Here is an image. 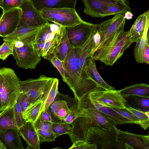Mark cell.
<instances>
[{
    "label": "cell",
    "instance_id": "51",
    "mask_svg": "<svg viewBox=\"0 0 149 149\" xmlns=\"http://www.w3.org/2000/svg\"><path fill=\"white\" fill-rule=\"evenodd\" d=\"M7 148L0 139V149H7Z\"/></svg>",
    "mask_w": 149,
    "mask_h": 149
},
{
    "label": "cell",
    "instance_id": "24",
    "mask_svg": "<svg viewBox=\"0 0 149 149\" xmlns=\"http://www.w3.org/2000/svg\"><path fill=\"white\" fill-rule=\"evenodd\" d=\"M149 19V10L140 15L129 31L132 43L136 42L142 35L147 21Z\"/></svg>",
    "mask_w": 149,
    "mask_h": 149
},
{
    "label": "cell",
    "instance_id": "1",
    "mask_svg": "<svg viewBox=\"0 0 149 149\" xmlns=\"http://www.w3.org/2000/svg\"><path fill=\"white\" fill-rule=\"evenodd\" d=\"M81 48H72L63 62L65 77L63 79L73 91L78 101L99 87L81 68L80 57Z\"/></svg>",
    "mask_w": 149,
    "mask_h": 149
},
{
    "label": "cell",
    "instance_id": "41",
    "mask_svg": "<svg viewBox=\"0 0 149 149\" xmlns=\"http://www.w3.org/2000/svg\"><path fill=\"white\" fill-rule=\"evenodd\" d=\"M23 0H3L0 5L3 12L12 9L19 8Z\"/></svg>",
    "mask_w": 149,
    "mask_h": 149
},
{
    "label": "cell",
    "instance_id": "3",
    "mask_svg": "<svg viewBox=\"0 0 149 149\" xmlns=\"http://www.w3.org/2000/svg\"><path fill=\"white\" fill-rule=\"evenodd\" d=\"M19 79L10 68H0L1 111L14 106L21 93Z\"/></svg>",
    "mask_w": 149,
    "mask_h": 149
},
{
    "label": "cell",
    "instance_id": "45",
    "mask_svg": "<svg viewBox=\"0 0 149 149\" xmlns=\"http://www.w3.org/2000/svg\"><path fill=\"white\" fill-rule=\"evenodd\" d=\"M19 97L20 105L23 113L31 104L28 96L25 93L21 92Z\"/></svg>",
    "mask_w": 149,
    "mask_h": 149
},
{
    "label": "cell",
    "instance_id": "35",
    "mask_svg": "<svg viewBox=\"0 0 149 149\" xmlns=\"http://www.w3.org/2000/svg\"><path fill=\"white\" fill-rule=\"evenodd\" d=\"M72 48L65 31L60 43L55 52L54 56L57 57L61 62H63Z\"/></svg>",
    "mask_w": 149,
    "mask_h": 149
},
{
    "label": "cell",
    "instance_id": "53",
    "mask_svg": "<svg viewBox=\"0 0 149 149\" xmlns=\"http://www.w3.org/2000/svg\"><path fill=\"white\" fill-rule=\"evenodd\" d=\"M3 0H0V5L1 3L2 2Z\"/></svg>",
    "mask_w": 149,
    "mask_h": 149
},
{
    "label": "cell",
    "instance_id": "19",
    "mask_svg": "<svg viewBox=\"0 0 149 149\" xmlns=\"http://www.w3.org/2000/svg\"><path fill=\"white\" fill-rule=\"evenodd\" d=\"M18 129H10L0 132V138L7 149H24Z\"/></svg>",
    "mask_w": 149,
    "mask_h": 149
},
{
    "label": "cell",
    "instance_id": "4",
    "mask_svg": "<svg viewBox=\"0 0 149 149\" xmlns=\"http://www.w3.org/2000/svg\"><path fill=\"white\" fill-rule=\"evenodd\" d=\"M115 129H106L97 126H91L86 133L85 142L95 145L97 149H126L116 141Z\"/></svg>",
    "mask_w": 149,
    "mask_h": 149
},
{
    "label": "cell",
    "instance_id": "5",
    "mask_svg": "<svg viewBox=\"0 0 149 149\" xmlns=\"http://www.w3.org/2000/svg\"><path fill=\"white\" fill-rule=\"evenodd\" d=\"M40 11L45 19L65 27L74 26L84 22L74 9L44 8Z\"/></svg>",
    "mask_w": 149,
    "mask_h": 149
},
{
    "label": "cell",
    "instance_id": "11",
    "mask_svg": "<svg viewBox=\"0 0 149 149\" xmlns=\"http://www.w3.org/2000/svg\"><path fill=\"white\" fill-rule=\"evenodd\" d=\"M19 8L22 13L17 28L25 25L41 27L49 23L30 0H23Z\"/></svg>",
    "mask_w": 149,
    "mask_h": 149
},
{
    "label": "cell",
    "instance_id": "26",
    "mask_svg": "<svg viewBox=\"0 0 149 149\" xmlns=\"http://www.w3.org/2000/svg\"><path fill=\"white\" fill-rule=\"evenodd\" d=\"M0 113V132L10 129H18L15 120L14 106Z\"/></svg>",
    "mask_w": 149,
    "mask_h": 149
},
{
    "label": "cell",
    "instance_id": "33",
    "mask_svg": "<svg viewBox=\"0 0 149 149\" xmlns=\"http://www.w3.org/2000/svg\"><path fill=\"white\" fill-rule=\"evenodd\" d=\"M131 9L127 4L108 0L106 8L103 14V17L124 13L127 11H130Z\"/></svg>",
    "mask_w": 149,
    "mask_h": 149
},
{
    "label": "cell",
    "instance_id": "38",
    "mask_svg": "<svg viewBox=\"0 0 149 149\" xmlns=\"http://www.w3.org/2000/svg\"><path fill=\"white\" fill-rule=\"evenodd\" d=\"M52 127L53 131L56 137L63 134L69 133L72 128V124H69L64 122H52Z\"/></svg>",
    "mask_w": 149,
    "mask_h": 149
},
{
    "label": "cell",
    "instance_id": "13",
    "mask_svg": "<svg viewBox=\"0 0 149 149\" xmlns=\"http://www.w3.org/2000/svg\"><path fill=\"white\" fill-rule=\"evenodd\" d=\"M116 140L127 149H149V136L123 131L115 128Z\"/></svg>",
    "mask_w": 149,
    "mask_h": 149
},
{
    "label": "cell",
    "instance_id": "49",
    "mask_svg": "<svg viewBox=\"0 0 149 149\" xmlns=\"http://www.w3.org/2000/svg\"><path fill=\"white\" fill-rule=\"evenodd\" d=\"M143 62L146 64H149V40L147 42L145 48L143 55Z\"/></svg>",
    "mask_w": 149,
    "mask_h": 149
},
{
    "label": "cell",
    "instance_id": "2",
    "mask_svg": "<svg viewBox=\"0 0 149 149\" xmlns=\"http://www.w3.org/2000/svg\"><path fill=\"white\" fill-rule=\"evenodd\" d=\"M132 43L129 31H123L107 45L92 50L89 57L111 66L122 56Z\"/></svg>",
    "mask_w": 149,
    "mask_h": 149
},
{
    "label": "cell",
    "instance_id": "21",
    "mask_svg": "<svg viewBox=\"0 0 149 149\" xmlns=\"http://www.w3.org/2000/svg\"><path fill=\"white\" fill-rule=\"evenodd\" d=\"M108 0H82L85 6L84 12L93 17L102 18Z\"/></svg>",
    "mask_w": 149,
    "mask_h": 149
},
{
    "label": "cell",
    "instance_id": "8",
    "mask_svg": "<svg viewBox=\"0 0 149 149\" xmlns=\"http://www.w3.org/2000/svg\"><path fill=\"white\" fill-rule=\"evenodd\" d=\"M79 117L90 118L95 126L106 129H115L116 125L104 113L93 107L86 95L78 101Z\"/></svg>",
    "mask_w": 149,
    "mask_h": 149
},
{
    "label": "cell",
    "instance_id": "42",
    "mask_svg": "<svg viewBox=\"0 0 149 149\" xmlns=\"http://www.w3.org/2000/svg\"><path fill=\"white\" fill-rule=\"evenodd\" d=\"M113 110L119 113L125 118L128 120L132 123L139 125V122L138 118L134 115L125 109L111 108Z\"/></svg>",
    "mask_w": 149,
    "mask_h": 149
},
{
    "label": "cell",
    "instance_id": "37",
    "mask_svg": "<svg viewBox=\"0 0 149 149\" xmlns=\"http://www.w3.org/2000/svg\"><path fill=\"white\" fill-rule=\"evenodd\" d=\"M135 116L139 120V125L144 130L148 128L149 127V118L145 112L130 107H126L124 109Z\"/></svg>",
    "mask_w": 149,
    "mask_h": 149
},
{
    "label": "cell",
    "instance_id": "20",
    "mask_svg": "<svg viewBox=\"0 0 149 149\" xmlns=\"http://www.w3.org/2000/svg\"><path fill=\"white\" fill-rule=\"evenodd\" d=\"M52 122L42 120L39 116L34 123L37 131L40 143L50 142L54 141L56 136L54 134L52 127Z\"/></svg>",
    "mask_w": 149,
    "mask_h": 149
},
{
    "label": "cell",
    "instance_id": "31",
    "mask_svg": "<svg viewBox=\"0 0 149 149\" xmlns=\"http://www.w3.org/2000/svg\"><path fill=\"white\" fill-rule=\"evenodd\" d=\"M44 106L42 100L31 104L23 113L25 121L35 123L43 111Z\"/></svg>",
    "mask_w": 149,
    "mask_h": 149
},
{
    "label": "cell",
    "instance_id": "22",
    "mask_svg": "<svg viewBox=\"0 0 149 149\" xmlns=\"http://www.w3.org/2000/svg\"><path fill=\"white\" fill-rule=\"evenodd\" d=\"M61 27L55 23H48L38 30L34 42L45 43L50 41L54 38Z\"/></svg>",
    "mask_w": 149,
    "mask_h": 149
},
{
    "label": "cell",
    "instance_id": "30",
    "mask_svg": "<svg viewBox=\"0 0 149 149\" xmlns=\"http://www.w3.org/2000/svg\"><path fill=\"white\" fill-rule=\"evenodd\" d=\"M119 91L123 97L130 95L149 97V86L146 84H135L125 87Z\"/></svg>",
    "mask_w": 149,
    "mask_h": 149
},
{
    "label": "cell",
    "instance_id": "23",
    "mask_svg": "<svg viewBox=\"0 0 149 149\" xmlns=\"http://www.w3.org/2000/svg\"><path fill=\"white\" fill-rule=\"evenodd\" d=\"M86 70L88 77L99 87L106 90L115 89L113 87L107 84L101 77L97 70L95 60L90 57L87 58L86 63Z\"/></svg>",
    "mask_w": 149,
    "mask_h": 149
},
{
    "label": "cell",
    "instance_id": "17",
    "mask_svg": "<svg viewBox=\"0 0 149 149\" xmlns=\"http://www.w3.org/2000/svg\"><path fill=\"white\" fill-rule=\"evenodd\" d=\"M18 129L20 136L27 144L26 149H40L39 138L33 123L26 122Z\"/></svg>",
    "mask_w": 149,
    "mask_h": 149
},
{
    "label": "cell",
    "instance_id": "18",
    "mask_svg": "<svg viewBox=\"0 0 149 149\" xmlns=\"http://www.w3.org/2000/svg\"><path fill=\"white\" fill-rule=\"evenodd\" d=\"M39 11L44 8L51 9L64 8L75 9L77 0H30Z\"/></svg>",
    "mask_w": 149,
    "mask_h": 149
},
{
    "label": "cell",
    "instance_id": "27",
    "mask_svg": "<svg viewBox=\"0 0 149 149\" xmlns=\"http://www.w3.org/2000/svg\"><path fill=\"white\" fill-rule=\"evenodd\" d=\"M65 31V27L61 26L54 38L50 41L45 43L42 57L49 60L54 56L55 52L60 43Z\"/></svg>",
    "mask_w": 149,
    "mask_h": 149
},
{
    "label": "cell",
    "instance_id": "28",
    "mask_svg": "<svg viewBox=\"0 0 149 149\" xmlns=\"http://www.w3.org/2000/svg\"><path fill=\"white\" fill-rule=\"evenodd\" d=\"M149 19L146 23L145 29L142 36L136 42L134 50V55L136 61L140 63H143V55L144 50L147 41L149 40L148 34Z\"/></svg>",
    "mask_w": 149,
    "mask_h": 149
},
{
    "label": "cell",
    "instance_id": "43",
    "mask_svg": "<svg viewBox=\"0 0 149 149\" xmlns=\"http://www.w3.org/2000/svg\"><path fill=\"white\" fill-rule=\"evenodd\" d=\"M49 60L54 66L58 70L62 77V79L65 77V70L62 62L56 56H54Z\"/></svg>",
    "mask_w": 149,
    "mask_h": 149
},
{
    "label": "cell",
    "instance_id": "16",
    "mask_svg": "<svg viewBox=\"0 0 149 149\" xmlns=\"http://www.w3.org/2000/svg\"><path fill=\"white\" fill-rule=\"evenodd\" d=\"M71 124L72 128L68 134L72 143L78 141L85 142L87 131L91 126L95 125L90 118L84 116L77 118Z\"/></svg>",
    "mask_w": 149,
    "mask_h": 149
},
{
    "label": "cell",
    "instance_id": "15",
    "mask_svg": "<svg viewBox=\"0 0 149 149\" xmlns=\"http://www.w3.org/2000/svg\"><path fill=\"white\" fill-rule=\"evenodd\" d=\"M41 27L28 25L18 27L13 33L3 38V40L13 42L20 41L24 44H32L35 41L38 30Z\"/></svg>",
    "mask_w": 149,
    "mask_h": 149
},
{
    "label": "cell",
    "instance_id": "10",
    "mask_svg": "<svg viewBox=\"0 0 149 149\" xmlns=\"http://www.w3.org/2000/svg\"><path fill=\"white\" fill-rule=\"evenodd\" d=\"M87 95L89 99L108 107L124 109L126 107V101L119 90L98 87Z\"/></svg>",
    "mask_w": 149,
    "mask_h": 149
},
{
    "label": "cell",
    "instance_id": "6",
    "mask_svg": "<svg viewBox=\"0 0 149 149\" xmlns=\"http://www.w3.org/2000/svg\"><path fill=\"white\" fill-rule=\"evenodd\" d=\"M13 56L17 65L25 69L35 68L41 60L32 44H24L20 41L14 42Z\"/></svg>",
    "mask_w": 149,
    "mask_h": 149
},
{
    "label": "cell",
    "instance_id": "14",
    "mask_svg": "<svg viewBox=\"0 0 149 149\" xmlns=\"http://www.w3.org/2000/svg\"><path fill=\"white\" fill-rule=\"evenodd\" d=\"M22 11L19 8L3 12L0 18V36L3 38L12 33L19 24Z\"/></svg>",
    "mask_w": 149,
    "mask_h": 149
},
{
    "label": "cell",
    "instance_id": "36",
    "mask_svg": "<svg viewBox=\"0 0 149 149\" xmlns=\"http://www.w3.org/2000/svg\"><path fill=\"white\" fill-rule=\"evenodd\" d=\"M74 99L71 98L68 96L66 101L58 108L55 114L56 122H59L58 120L63 122L69 113L77 106L78 104L76 105H69L70 102Z\"/></svg>",
    "mask_w": 149,
    "mask_h": 149
},
{
    "label": "cell",
    "instance_id": "12",
    "mask_svg": "<svg viewBox=\"0 0 149 149\" xmlns=\"http://www.w3.org/2000/svg\"><path fill=\"white\" fill-rule=\"evenodd\" d=\"M125 19L124 13L120 14L100 24L99 42L93 49L99 47L107 39L123 31Z\"/></svg>",
    "mask_w": 149,
    "mask_h": 149
},
{
    "label": "cell",
    "instance_id": "46",
    "mask_svg": "<svg viewBox=\"0 0 149 149\" xmlns=\"http://www.w3.org/2000/svg\"><path fill=\"white\" fill-rule=\"evenodd\" d=\"M79 117V109L77 106L73 109L68 115L63 122L71 124L77 118Z\"/></svg>",
    "mask_w": 149,
    "mask_h": 149
},
{
    "label": "cell",
    "instance_id": "39",
    "mask_svg": "<svg viewBox=\"0 0 149 149\" xmlns=\"http://www.w3.org/2000/svg\"><path fill=\"white\" fill-rule=\"evenodd\" d=\"M3 44L0 46V59L4 61L8 56L13 54L14 42L4 40Z\"/></svg>",
    "mask_w": 149,
    "mask_h": 149
},
{
    "label": "cell",
    "instance_id": "50",
    "mask_svg": "<svg viewBox=\"0 0 149 149\" xmlns=\"http://www.w3.org/2000/svg\"><path fill=\"white\" fill-rule=\"evenodd\" d=\"M133 15L130 12L128 11L124 13V17L125 19L130 20L132 19Z\"/></svg>",
    "mask_w": 149,
    "mask_h": 149
},
{
    "label": "cell",
    "instance_id": "7",
    "mask_svg": "<svg viewBox=\"0 0 149 149\" xmlns=\"http://www.w3.org/2000/svg\"><path fill=\"white\" fill-rule=\"evenodd\" d=\"M100 24L84 21L74 26L65 27L67 36L73 48H82L91 36L99 30Z\"/></svg>",
    "mask_w": 149,
    "mask_h": 149
},
{
    "label": "cell",
    "instance_id": "44",
    "mask_svg": "<svg viewBox=\"0 0 149 149\" xmlns=\"http://www.w3.org/2000/svg\"><path fill=\"white\" fill-rule=\"evenodd\" d=\"M69 149H97V146L82 141H77L73 143Z\"/></svg>",
    "mask_w": 149,
    "mask_h": 149
},
{
    "label": "cell",
    "instance_id": "25",
    "mask_svg": "<svg viewBox=\"0 0 149 149\" xmlns=\"http://www.w3.org/2000/svg\"><path fill=\"white\" fill-rule=\"evenodd\" d=\"M88 98L90 103L93 107L104 113L116 125L132 123L111 108L104 106L94 100Z\"/></svg>",
    "mask_w": 149,
    "mask_h": 149
},
{
    "label": "cell",
    "instance_id": "54",
    "mask_svg": "<svg viewBox=\"0 0 149 149\" xmlns=\"http://www.w3.org/2000/svg\"><path fill=\"white\" fill-rule=\"evenodd\" d=\"M1 112V107H0V113Z\"/></svg>",
    "mask_w": 149,
    "mask_h": 149
},
{
    "label": "cell",
    "instance_id": "47",
    "mask_svg": "<svg viewBox=\"0 0 149 149\" xmlns=\"http://www.w3.org/2000/svg\"><path fill=\"white\" fill-rule=\"evenodd\" d=\"M32 44L39 56L42 57L45 43L42 42H33Z\"/></svg>",
    "mask_w": 149,
    "mask_h": 149
},
{
    "label": "cell",
    "instance_id": "9",
    "mask_svg": "<svg viewBox=\"0 0 149 149\" xmlns=\"http://www.w3.org/2000/svg\"><path fill=\"white\" fill-rule=\"evenodd\" d=\"M53 79L43 74L37 79L30 78L25 81L20 80L21 92L26 94L31 104H33L42 100L45 91Z\"/></svg>",
    "mask_w": 149,
    "mask_h": 149
},
{
    "label": "cell",
    "instance_id": "40",
    "mask_svg": "<svg viewBox=\"0 0 149 149\" xmlns=\"http://www.w3.org/2000/svg\"><path fill=\"white\" fill-rule=\"evenodd\" d=\"M15 117L18 128L21 127L25 122L20 105L19 97L14 106Z\"/></svg>",
    "mask_w": 149,
    "mask_h": 149
},
{
    "label": "cell",
    "instance_id": "32",
    "mask_svg": "<svg viewBox=\"0 0 149 149\" xmlns=\"http://www.w3.org/2000/svg\"><path fill=\"white\" fill-rule=\"evenodd\" d=\"M58 79L54 78L45 91L42 98L44 103L43 111L48 110L58 93Z\"/></svg>",
    "mask_w": 149,
    "mask_h": 149
},
{
    "label": "cell",
    "instance_id": "29",
    "mask_svg": "<svg viewBox=\"0 0 149 149\" xmlns=\"http://www.w3.org/2000/svg\"><path fill=\"white\" fill-rule=\"evenodd\" d=\"M123 97L126 101V107L144 112L149 111V96L130 95Z\"/></svg>",
    "mask_w": 149,
    "mask_h": 149
},
{
    "label": "cell",
    "instance_id": "48",
    "mask_svg": "<svg viewBox=\"0 0 149 149\" xmlns=\"http://www.w3.org/2000/svg\"><path fill=\"white\" fill-rule=\"evenodd\" d=\"M39 117L40 119L44 121L52 122V120L48 110L43 111Z\"/></svg>",
    "mask_w": 149,
    "mask_h": 149
},
{
    "label": "cell",
    "instance_id": "52",
    "mask_svg": "<svg viewBox=\"0 0 149 149\" xmlns=\"http://www.w3.org/2000/svg\"><path fill=\"white\" fill-rule=\"evenodd\" d=\"M111 1L118 2L121 3L127 4L126 3L127 0H109Z\"/></svg>",
    "mask_w": 149,
    "mask_h": 149
},
{
    "label": "cell",
    "instance_id": "34",
    "mask_svg": "<svg viewBox=\"0 0 149 149\" xmlns=\"http://www.w3.org/2000/svg\"><path fill=\"white\" fill-rule=\"evenodd\" d=\"M93 34L81 48V52L79 59L80 65L82 70L86 72V61L89 57L91 52L94 49L95 45L93 36Z\"/></svg>",
    "mask_w": 149,
    "mask_h": 149
}]
</instances>
